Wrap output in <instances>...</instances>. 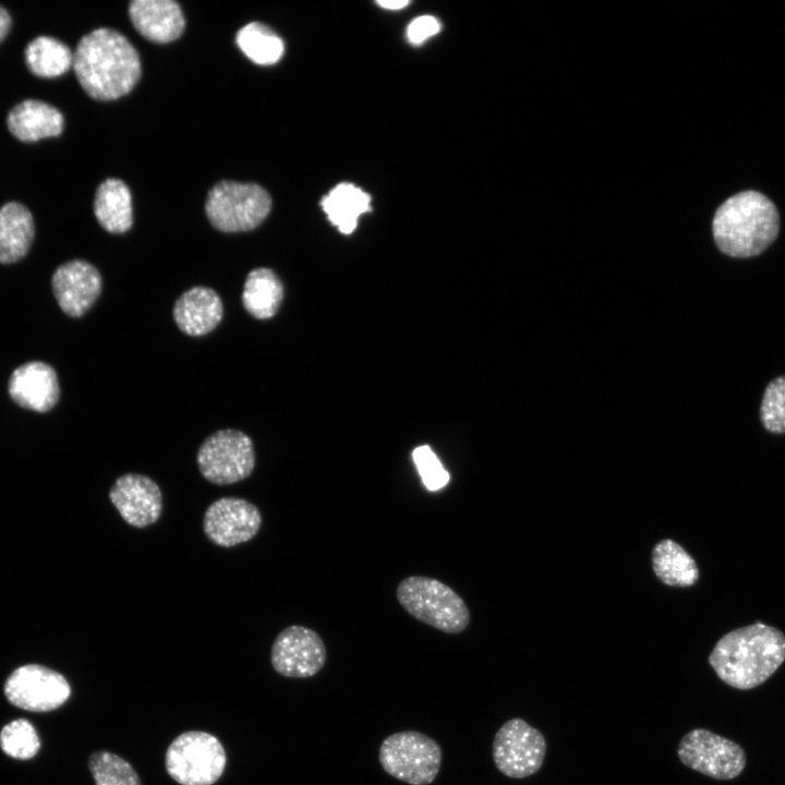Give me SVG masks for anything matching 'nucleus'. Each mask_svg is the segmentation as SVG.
Returning <instances> with one entry per match:
<instances>
[{
  "label": "nucleus",
  "instance_id": "nucleus-2",
  "mask_svg": "<svg viewBox=\"0 0 785 785\" xmlns=\"http://www.w3.org/2000/svg\"><path fill=\"white\" fill-rule=\"evenodd\" d=\"M784 661L785 635L759 621L724 635L709 655L717 677L741 690L762 685Z\"/></svg>",
  "mask_w": 785,
  "mask_h": 785
},
{
  "label": "nucleus",
  "instance_id": "nucleus-32",
  "mask_svg": "<svg viewBox=\"0 0 785 785\" xmlns=\"http://www.w3.org/2000/svg\"><path fill=\"white\" fill-rule=\"evenodd\" d=\"M11 26V17L9 12L0 5V41L7 36Z\"/></svg>",
  "mask_w": 785,
  "mask_h": 785
},
{
  "label": "nucleus",
  "instance_id": "nucleus-5",
  "mask_svg": "<svg viewBox=\"0 0 785 785\" xmlns=\"http://www.w3.org/2000/svg\"><path fill=\"white\" fill-rule=\"evenodd\" d=\"M226 765L222 744L203 730L181 733L165 753L166 771L180 785H213L224 774Z\"/></svg>",
  "mask_w": 785,
  "mask_h": 785
},
{
  "label": "nucleus",
  "instance_id": "nucleus-23",
  "mask_svg": "<svg viewBox=\"0 0 785 785\" xmlns=\"http://www.w3.org/2000/svg\"><path fill=\"white\" fill-rule=\"evenodd\" d=\"M653 569L668 585L689 587L697 582L699 570L693 558L676 542L664 540L653 550Z\"/></svg>",
  "mask_w": 785,
  "mask_h": 785
},
{
  "label": "nucleus",
  "instance_id": "nucleus-8",
  "mask_svg": "<svg viewBox=\"0 0 785 785\" xmlns=\"http://www.w3.org/2000/svg\"><path fill=\"white\" fill-rule=\"evenodd\" d=\"M196 463L202 476L216 485H229L249 478L255 468L252 439L234 428L209 435L197 450Z\"/></svg>",
  "mask_w": 785,
  "mask_h": 785
},
{
  "label": "nucleus",
  "instance_id": "nucleus-19",
  "mask_svg": "<svg viewBox=\"0 0 785 785\" xmlns=\"http://www.w3.org/2000/svg\"><path fill=\"white\" fill-rule=\"evenodd\" d=\"M63 116L53 106L38 99H25L8 113L9 131L22 142L57 136L63 130Z\"/></svg>",
  "mask_w": 785,
  "mask_h": 785
},
{
  "label": "nucleus",
  "instance_id": "nucleus-4",
  "mask_svg": "<svg viewBox=\"0 0 785 785\" xmlns=\"http://www.w3.org/2000/svg\"><path fill=\"white\" fill-rule=\"evenodd\" d=\"M396 596L409 615L439 631L456 635L464 631L470 624L471 615L466 602L437 579L409 576L399 582Z\"/></svg>",
  "mask_w": 785,
  "mask_h": 785
},
{
  "label": "nucleus",
  "instance_id": "nucleus-26",
  "mask_svg": "<svg viewBox=\"0 0 785 785\" xmlns=\"http://www.w3.org/2000/svg\"><path fill=\"white\" fill-rule=\"evenodd\" d=\"M235 41L250 60L261 65L278 62L285 51L282 39L269 27L258 22L243 26L238 32Z\"/></svg>",
  "mask_w": 785,
  "mask_h": 785
},
{
  "label": "nucleus",
  "instance_id": "nucleus-3",
  "mask_svg": "<svg viewBox=\"0 0 785 785\" xmlns=\"http://www.w3.org/2000/svg\"><path fill=\"white\" fill-rule=\"evenodd\" d=\"M713 237L720 251L733 257H752L776 239L780 218L774 204L756 191L727 198L716 210Z\"/></svg>",
  "mask_w": 785,
  "mask_h": 785
},
{
  "label": "nucleus",
  "instance_id": "nucleus-20",
  "mask_svg": "<svg viewBox=\"0 0 785 785\" xmlns=\"http://www.w3.org/2000/svg\"><path fill=\"white\" fill-rule=\"evenodd\" d=\"M35 235L31 212L21 203L0 207V263L12 264L28 252Z\"/></svg>",
  "mask_w": 785,
  "mask_h": 785
},
{
  "label": "nucleus",
  "instance_id": "nucleus-29",
  "mask_svg": "<svg viewBox=\"0 0 785 785\" xmlns=\"http://www.w3.org/2000/svg\"><path fill=\"white\" fill-rule=\"evenodd\" d=\"M760 420L766 431L785 434V375L768 384L761 401Z\"/></svg>",
  "mask_w": 785,
  "mask_h": 785
},
{
  "label": "nucleus",
  "instance_id": "nucleus-31",
  "mask_svg": "<svg viewBox=\"0 0 785 785\" xmlns=\"http://www.w3.org/2000/svg\"><path fill=\"white\" fill-rule=\"evenodd\" d=\"M439 23L434 16L423 15L413 20L407 29L408 39L413 44H421L439 31Z\"/></svg>",
  "mask_w": 785,
  "mask_h": 785
},
{
  "label": "nucleus",
  "instance_id": "nucleus-21",
  "mask_svg": "<svg viewBox=\"0 0 785 785\" xmlns=\"http://www.w3.org/2000/svg\"><path fill=\"white\" fill-rule=\"evenodd\" d=\"M94 213L100 226L111 233H123L132 226V197L126 184L107 179L97 189Z\"/></svg>",
  "mask_w": 785,
  "mask_h": 785
},
{
  "label": "nucleus",
  "instance_id": "nucleus-30",
  "mask_svg": "<svg viewBox=\"0 0 785 785\" xmlns=\"http://www.w3.org/2000/svg\"><path fill=\"white\" fill-rule=\"evenodd\" d=\"M423 484L428 491H438L449 482V473L442 466L435 452L427 445L416 447L412 451Z\"/></svg>",
  "mask_w": 785,
  "mask_h": 785
},
{
  "label": "nucleus",
  "instance_id": "nucleus-1",
  "mask_svg": "<svg viewBox=\"0 0 785 785\" xmlns=\"http://www.w3.org/2000/svg\"><path fill=\"white\" fill-rule=\"evenodd\" d=\"M72 67L81 86L97 100L128 94L141 76L140 57L133 45L107 27L94 29L80 39Z\"/></svg>",
  "mask_w": 785,
  "mask_h": 785
},
{
  "label": "nucleus",
  "instance_id": "nucleus-13",
  "mask_svg": "<svg viewBox=\"0 0 785 785\" xmlns=\"http://www.w3.org/2000/svg\"><path fill=\"white\" fill-rule=\"evenodd\" d=\"M262 521L259 509L251 502L241 497H221L206 508L203 531L212 543L232 547L252 540Z\"/></svg>",
  "mask_w": 785,
  "mask_h": 785
},
{
  "label": "nucleus",
  "instance_id": "nucleus-9",
  "mask_svg": "<svg viewBox=\"0 0 785 785\" xmlns=\"http://www.w3.org/2000/svg\"><path fill=\"white\" fill-rule=\"evenodd\" d=\"M677 754L686 766L722 781L739 776L747 762L737 742L704 728L688 732L678 744Z\"/></svg>",
  "mask_w": 785,
  "mask_h": 785
},
{
  "label": "nucleus",
  "instance_id": "nucleus-15",
  "mask_svg": "<svg viewBox=\"0 0 785 785\" xmlns=\"http://www.w3.org/2000/svg\"><path fill=\"white\" fill-rule=\"evenodd\" d=\"M53 295L70 317L84 315L101 292V276L90 263L73 259L61 264L51 278Z\"/></svg>",
  "mask_w": 785,
  "mask_h": 785
},
{
  "label": "nucleus",
  "instance_id": "nucleus-7",
  "mask_svg": "<svg viewBox=\"0 0 785 785\" xmlns=\"http://www.w3.org/2000/svg\"><path fill=\"white\" fill-rule=\"evenodd\" d=\"M271 207L267 191L255 183L221 181L208 192L205 210L210 224L222 232L256 228Z\"/></svg>",
  "mask_w": 785,
  "mask_h": 785
},
{
  "label": "nucleus",
  "instance_id": "nucleus-27",
  "mask_svg": "<svg viewBox=\"0 0 785 785\" xmlns=\"http://www.w3.org/2000/svg\"><path fill=\"white\" fill-rule=\"evenodd\" d=\"M95 785H143L140 775L124 758L108 750H98L88 758Z\"/></svg>",
  "mask_w": 785,
  "mask_h": 785
},
{
  "label": "nucleus",
  "instance_id": "nucleus-17",
  "mask_svg": "<svg viewBox=\"0 0 785 785\" xmlns=\"http://www.w3.org/2000/svg\"><path fill=\"white\" fill-rule=\"evenodd\" d=\"M129 14L136 31L154 43L173 41L185 25L180 5L172 0H133Z\"/></svg>",
  "mask_w": 785,
  "mask_h": 785
},
{
  "label": "nucleus",
  "instance_id": "nucleus-14",
  "mask_svg": "<svg viewBox=\"0 0 785 785\" xmlns=\"http://www.w3.org/2000/svg\"><path fill=\"white\" fill-rule=\"evenodd\" d=\"M109 499L121 518L131 527L146 528L154 524L162 511V493L149 476L125 473L109 490Z\"/></svg>",
  "mask_w": 785,
  "mask_h": 785
},
{
  "label": "nucleus",
  "instance_id": "nucleus-25",
  "mask_svg": "<svg viewBox=\"0 0 785 785\" xmlns=\"http://www.w3.org/2000/svg\"><path fill=\"white\" fill-rule=\"evenodd\" d=\"M25 62L31 72L41 77L65 73L73 64V52L59 39L41 35L25 48Z\"/></svg>",
  "mask_w": 785,
  "mask_h": 785
},
{
  "label": "nucleus",
  "instance_id": "nucleus-33",
  "mask_svg": "<svg viewBox=\"0 0 785 785\" xmlns=\"http://www.w3.org/2000/svg\"><path fill=\"white\" fill-rule=\"evenodd\" d=\"M381 7L388 10H399L409 4L406 0H385L377 2Z\"/></svg>",
  "mask_w": 785,
  "mask_h": 785
},
{
  "label": "nucleus",
  "instance_id": "nucleus-22",
  "mask_svg": "<svg viewBox=\"0 0 785 785\" xmlns=\"http://www.w3.org/2000/svg\"><path fill=\"white\" fill-rule=\"evenodd\" d=\"M283 288L274 270L252 269L245 279L242 303L249 314L258 319L273 317L282 301Z\"/></svg>",
  "mask_w": 785,
  "mask_h": 785
},
{
  "label": "nucleus",
  "instance_id": "nucleus-10",
  "mask_svg": "<svg viewBox=\"0 0 785 785\" xmlns=\"http://www.w3.org/2000/svg\"><path fill=\"white\" fill-rule=\"evenodd\" d=\"M546 740L522 718H511L496 732L492 754L497 770L511 778L536 773L543 764Z\"/></svg>",
  "mask_w": 785,
  "mask_h": 785
},
{
  "label": "nucleus",
  "instance_id": "nucleus-12",
  "mask_svg": "<svg viewBox=\"0 0 785 785\" xmlns=\"http://www.w3.org/2000/svg\"><path fill=\"white\" fill-rule=\"evenodd\" d=\"M326 659L327 651L322 637L301 625L282 629L270 649L273 668L288 678H309L318 674Z\"/></svg>",
  "mask_w": 785,
  "mask_h": 785
},
{
  "label": "nucleus",
  "instance_id": "nucleus-28",
  "mask_svg": "<svg viewBox=\"0 0 785 785\" xmlns=\"http://www.w3.org/2000/svg\"><path fill=\"white\" fill-rule=\"evenodd\" d=\"M0 746L8 756L25 760L37 753L40 742L33 725L28 721L20 718L2 728Z\"/></svg>",
  "mask_w": 785,
  "mask_h": 785
},
{
  "label": "nucleus",
  "instance_id": "nucleus-18",
  "mask_svg": "<svg viewBox=\"0 0 785 785\" xmlns=\"http://www.w3.org/2000/svg\"><path fill=\"white\" fill-rule=\"evenodd\" d=\"M224 306L220 297L208 287H193L183 292L173 305V318L181 331L203 336L220 323Z\"/></svg>",
  "mask_w": 785,
  "mask_h": 785
},
{
  "label": "nucleus",
  "instance_id": "nucleus-11",
  "mask_svg": "<svg viewBox=\"0 0 785 785\" xmlns=\"http://www.w3.org/2000/svg\"><path fill=\"white\" fill-rule=\"evenodd\" d=\"M7 699L15 706L48 712L61 706L71 695L63 675L38 664L16 668L4 685Z\"/></svg>",
  "mask_w": 785,
  "mask_h": 785
},
{
  "label": "nucleus",
  "instance_id": "nucleus-6",
  "mask_svg": "<svg viewBox=\"0 0 785 785\" xmlns=\"http://www.w3.org/2000/svg\"><path fill=\"white\" fill-rule=\"evenodd\" d=\"M443 759L439 744L432 737L403 730L381 744L378 760L390 776L410 785H428L437 776Z\"/></svg>",
  "mask_w": 785,
  "mask_h": 785
},
{
  "label": "nucleus",
  "instance_id": "nucleus-24",
  "mask_svg": "<svg viewBox=\"0 0 785 785\" xmlns=\"http://www.w3.org/2000/svg\"><path fill=\"white\" fill-rule=\"evenodd\" d=\"M371 198L367 193L350 183L334 188L322 202L328 219L346 234L351 233L358 218L370 210Z\"/></svg>",
  "mask_w": 785,
  "mask_h": 785
},
{
  "label": "nucleus",
  "instance_id": "nucleus-16",
  "mask_svg": "<svg viewBox=\"0 0 785 785\" xmlns=\"http://www.w3.org/2000/svg\"><path fill=\"white\" fill-rule=\"evenodd\" d=\"M9 395L20 407L47 412L58 402L60 387L52 366L31 361L16 367L9 379Z\"/></svg>",
  "mask_w": 785,
  "mask_h": 785
}]
</instances>
